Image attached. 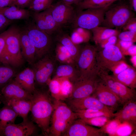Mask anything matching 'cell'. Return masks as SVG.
Returning a JSON list of instances; mask_svg holds the SVG:
<instances>
[{
	"label": "cell",
	"instance_id": "cell-1",
	"mask_svg": "<svg viewBox=\"0 0 136 136\" xmlns=\"http://www.w3.org/2000/svg\"><path fill=\"white\" fill-rule=\"evenodd\" d=\"M30 111L33 121L41 129L43 134L49 135L53 103L46 92L36 89L30 99Z\"/></svg>",
	"mask_w": 136,
	"mask_h": 136
},
{
	"label": "cell",
	"instance_id": "cell-2",
	"mask_svg": "<svg viewBox=\"0 0 136 136\" xmlns=\"http://www.w3.org/2000/svg\"><path fill=\"white\" fill-rule=\"evenodd\" d=\"M53 104L49 135L60 136L78 118L76 113L62 101L55 99Z\"/></svg>",
	"mask_w": 136,
	"mask_h": 136
},
{
	"label": "cell",
	"instance_id": "cell-3",
	"mask_svg": "<svg viewBox=\"0 0 136 136\" xmlns=\"http://www.w3.org/2000/svg\"><path fill=\"white\" fill-rule=\"evenodd\" d=\"M20 29L16 27L13 26L6 30V53L7 63L16 67L22 65L24 59L21 49Z\"/></svg>",
	"mask_w": 136,
	"mask_h": 136
},
{
	"label": "cell",
	"instance_id": "cell-4",
	"mask_svg": "<svg viewBox=\"0 0 136 136\" xmlns=\"http://www.w3.org/2000/svg\"><path fill=\"white\" fill-rule=\"evenodd\" d=\"M96 48L90 44L81 48L76 61L75 65L79 76L86 77L97 75L99 70L96 61Z\"/></svg>",
	"mask_w": 136,
	"mask_h": 136
},
{
	"label": "cell",
	"instance_id": "cell-5",
	"mask_svg": "<svg viewBox=\"0 0 136 136\" xmlns=\"http://www.w3.org/2000/svg\"><path fill=\"white\" fill-rule=\"evenodd\" d=\"M133 11L128 4L122 3L110 7L106 11L102 26L116 29L122 28L126 22L133 17Z\"/></svg>",
	"mask_w": 136,
	"mask_h": 136
},
{
	"label": "cell",
	"instance_id": "cell-6",
	"mask_svg": "<svg viewBox=\"0 0 136 136\" xmlns=\"http://www.w3.org/2000/svg\"><path fill=\"white\" fill-rule=\"evenodd\" d=\"M25 27L24 29L35 47L36 59H40L48 55L52 46L51 35L37 28L34 22Z\"/></svg>",
	"mask_w": 136,
	"mask_h": 136
},
{
	"label": "cell",
	"instance_id": "cell-7",
	"mask_svg": "<svg viewBox=\"0 0 136 136\" xmlns=\"http://www.w3.org/2000/svg\"><path fill=\"white\" fill-rule=\"evenodd\" d=\"M110 6L101 8H89L78 10L73 22L75 26L91 30L101 25L106 11Z\"/></svg>",
	"mask_w": 136,
	"mask_h": 136
},
{
	"label": "cell",
	"instance_id": "cell-8",
	"mask_svg": "<svg viewBox=\"0 0 136 136\" xmlns=\"http://www.w3.org/2000/svg\"><path fill=\"white\" fill-rule=\"evenodd\" d=\"M97 75L99 78L119 98L123 105L130 101L136 100L135 89L118 81L113 75H109L107 71L100 70Z\"/></svg>",
	"mask_w": 136,
	"mask_h": 136
},
{
	"label": "cell",
	"instance_id": "cell-9",
	"mask_svg": "<svg viewBox=\"0 0 136 136\" xmlns=\"http://www.w3.org/2000/svg\"><path fill=\"white\" fill-rule=\"evenodd\" d=\"M91 95L98 100L113 113L118 111L123 105L117 96L98 77L95 90Z\"/></svg>",
	"mask_w": 136,
	"mask_h": 136
},
{
	"label": "cell",
	"instance_id": "cell-10",
	"mask_svg": "<svg viewBox=\"0 0 136 136\" xmlns=\"http://www.w3.org/2000/svg\"><path fill=\"white\" fill-rule=\"evenodd\" d=\"M96 61L98 69L107 71L119 62L124 60V55L115 45L110 46L97 52Z\"/></svg>",
	"mask_w": 136,
	"mask_h": 136
},
{
	"label": "cell",
	"instance_id": "cell-11",
	"mask_svg": "<svg viewBox=\"0 0 136 136\" xmlns=\"http://www.w3.org/2000/svg\"><path fill=\"white\" fill-rule=\"evenodd\" d=\"M98 79L97 75L79 76L72 82L73 90L68 99H79L91 95L95 90Z\"/></svg>",
	"mask_w": 136,
	"mask_h": 136
},
{
	"label": "cell",
	"instance_id": "cell-12",
	"mask_svg": "<svg viewBox=\"0 0 136 136\" xmlns=\"http://www.w3.org/2000/svg\"><path fill=\"white\" fill-rule=\"evenodd\" d=\"M53 58L47 55L33 64L35 81L40 85L47 84L56 68Z\"/></svg>",
	"mask_w": 136,
	"mask_h": 136
},
{
	"label": "cell",
	"instance_id": "cell-13",
	"mask_svg": "<svg viewBox=\"0 0 136 136\" xmlns=\"http://www.w3.org/2000/svg\"><path fill=\"white\" fill-rule=\"evenodd\" d=\"M68 103L69 106L73 111L85 109L97 110L104 113L110 118L114 117V113L98 100L91 95L80 98L68 99Z\"/></svg>",
	"mask_w": 136,
	"mask_h": 136
},
{
	"label": "cell",
	"instance_id": "cell-14",
	"mask_svg": "<svg viewBox=\"0 0 136 136\" xmlns=\"http://www.w3.org/2000/svg\"><path fill=\"white\" fill-rule=\"evenodd\" d=\"M49 8L54 19L61 27L73 22L76 14L72 5L61 1L52 4Z\"/></svg>",
	"mask_w": 136,
	"mask_h": 136
},
{
	"label": "cell",
	"instance_id": "cell-15",
	"mask_svg": "<svg viewBox=\"0 0 136 136\" xmlns=\"http://www.w3.org/2000/svg\"><path fill=\"white\" fill-rule=\"evenodd\" d=\"M106 135L103 127L98 128L77 119L70 125L62 134L64 136H104Z\"/></svg>",
	"mask_w": 136,
	"mask_h": 136
},
{
	"label": "cell",
	"instance_id": "cell-16",
	"mask_svg": "<svg viewBox=\"0 0 136 136\" xmlns=\"http://www.w3.org/2000/svg\"><path fill=\"white\" fill-rule=\"evenodd\" d=\"M114 120L121 123H126L131 128L136 126V101L131 100L125 103L122 107L114 113Z\"/></svg>",
	"mask_w": 136,
	"mask_h": 136
},
{
	"label": "cell",
	"instance_id": "cell-17",
	"mask_svg": "<svg viewBox=\"0 0 136 136\" xmlns=\"http://www.w3.org/2000/svg\"><path fill=\"white\" fill-rule=\"evenodd\" d=\"M36 127L33 122L28 120H23L21 123H10L4 129L0 136H28L34 135Z\"/></svg>",
	"mask_w": 136,
	"mask_h": 136
},
{
	"label": "cell",
	"instance_id": "cell-18",
	"mask_svg": "<svg viewBox=\"0 0 136 136\" xmlns=\"http://www.w3.org/2000/svg\"><path fill=\"white\" fill-rule=\"evenodd\" d=\"M1 102L11 99L30 100L32 94L24 89L14 80L10 81L0 90Z\"/></svg>",
	"mask_w": 136,
	"mask_h": 136
},
{
	"label": "cell",
	"instance_id": "cell-19",
	"mask_svg": "<svg viewBox=\"0 0 136 136\" xmlns=\"http://www.w3.org/2000/svg\"><path fill=\"white\" fill-rule=\"evenodd\" d=\"M20 40L23 58L29 64H33L36 59V50L24 29H20Z\"/></svg>",
	"mask_w": 136,
	"mask_h": 136
},
{
	"label": "cell",
	"instance_id": "cell-20",
	"mask_svg": "<svg viewBox=\"0 0 136 136\" xmlns=\"http://www.w3.org/2000/svg\"><path fill=\"white\" fill-rule=\"evenodd\" d=\"M2 102L5 105L11 108L18 116L22 118L23 120L28 119V114L31 107L30 100L11 99L4 100Z\"/></svg>",
	"mask_w": 136,
	"mask_h": 136
},
{
	"label": "cell",
	"instance_id": "cell-21",
	"mask_svg": "<svg viewBox=\"0 0 136 136\" xmlns=\"http://www.w3.org/2000/svg\"><path fill=\"white\" fill-rule=\"evenodd\" d=\"M14 80L30 94H32L36 90L35 84V75L32 69H25L16 75Z\"/></svg>",
	"mask_w": 136,
	"mask_h": 136
},
{
	"label": "cell",
	"instance_id": "cell-22",
	"mask_svg": "<svg viewBox=\"0 0 136 136\" xmlns=\"http://www.w3.org/2000/svg\"><path fill=\"white\" fill-rule=\"evenodd\" d=\"M0 13L8 19L12 21L16 20L27 19L31 15L28 10L14 6L0 7Z\"/></svg>",
	"mask_w": 136,
	"mask_h": 136
},
{
	"label": "cell",
	"instance_id": "cell-23",
	"mask_svg": "<svg viewBox=\"0 0 136 136\" xmlns=\"http://www.w3.org/2000/svg\"><path fill=\"white\" fill-rule=\"evenodd\" d=\"M113 75L117 81L126 86L133 89L136 88V70L131 66L117 75Z\"/></svg>",
	"mask_w": 136,
	"mask_h": 136
},
{
	"label": "cell",
	"instance_id": "cell-24",
	"mask_svg": "<svg viewBox=\"0 0 136 136\" xmlns=\"http://www.w3.org/2000/svg\"><path fill=\"white\" fill-rule=\"evenodd\" d=\"M54 73V78L66 77L69 79L72 82L79 76L76 66L71 64H62L55 68Z\"/></svg>",
	"mask_w": 136,
	"mask_h": 136
},
{
	"label": "cell",
	"instance_id": "cell-25",
	"mask_svg": "<svg viewBox=\"0 0 136 136\" xmlns=\"http://www.w3.org/2000/svg\"><path fill=\"white\" fill-rule=\"evenodd\" d=\"M56 38L58 42L67 49L76 62L81 49L80 46L75 43L70 37L66 34H59Z\"/></svg>",
	"mask_w": 136,
	"mask_h": 136
},
{
	"label": "cell",
	"instance_id": "cell-26",
	"mask_svg": "<svg viewBox=\"0 0 136 136\" xmlns=\"http://www.w3.org/2000/svg\"><path fill=\"white\" fill-rule=\"evenodd\" d=\"M93 34V40L96 44L113 36H118L120 32L119 29L98 26L91 30Z\"/></svg>",
	"mask_w": 136,
	"mask_h": 136
},
{
	"label": "cell",
	"instance_id": "cell-27",
	"mask_svg": "<svg viewBox=\"0 0 136 136\" xmlns=\"http://www.w3.org/2000/svg\"><path fill=\"white\" fill-rule=\"evenodd\" d=\"M18 116L10 107L5 106L0 109V136L5 127L8 124L14 122Z\"/></svg>",
	"mask_w": 136,
	"mask_h": 136
},
{
	"label": "cell",
	"instance_id": "cell-28",
	"mask_svg": "<svg viewBox=\"0 0 136 136\" xmlns=\"http://www.w3.org/2000/svg\"><path fill=\"white\" fill-rule=\"evenodd\" d=\"M120 0H83L77 5L78 10L89 8H101L110 6L114 2Z\"/></svg>",
	"mask_w": 136,
	"mask_h": 136
},
{
	"label": "cell",
	"instance_id": "cell-29",
	"mask_svg": "<svg viewBox=\"0 0 136 136\" xmlns=\"http://www.w3.org/2000/svg\"><path fill=\"white\" fill-rule=\"evenodd\" d=\"M56 58L62 64L75 65V62L67 49L59 43L55 48Z\"/></svg>",
	"mask_w": 136,
	"mask_h": 136
},
{
	"label": "cell",
	"instance_id": "cell-30",
	"mask_svg": "<svg viewBox=\"0 0 136 136\" xmlns=\"http://www.w3.org/2000/svg\"><path fill=\"white\" fill-rule=\"evenodd\" d=\"M44 17L48 31L50 35L57 32L61 28L52 16L49 9L41 12Z\"/></svg>",
	"mask_w": 136,
	"mask_h": 136
},
{
	"label": "cell",
	"instance_id": "cell-31",
	"mask_svg": "<svg viewBox=\"0 0 136 136\" xmlns=\"http://www.w3.org/2000/svg\"><path fill=\"white\" fill-rule=\"evenodd\" d=\"M90 33L88 30L78 27L73 32L70 37L72 41L75 44L88 42L90 38Z\"/></svg>",
	"mask_w": 136,
	"mask_h": 136
},
{
	"label": "cell",
	"instance_id": "cell-32",
	"mask_svg": "<svg viewBox=\"0 0 136 136\" xmlns=\"http://www.w3.org/2000/svg\"><path fill=\"white\" fill-rule=\"evenodd\" d=\"M15 74L11 67L5 65H0V90L11 81Z\"/></svg>",
	"mask_w": 136,
	"mask_h": 136
},
{
	"label": "cell",
	"instance_id": "cell-33",
	"mask_svg": "<svg viewBox=\"0 0 136 136\" xmlns=\"http://www.w3.org/2000/svg\"><path fill=\"white\" fill-rule=\"evenodd\" d=\"M58 78L60 82L61 100L68 99L70 96L72 91L73 83L69 79L67 78Z\"/></svg>",
	"mask_w": 136,
	"mask_h": 136
},
{
	"label": "cell",
	"instance_id": "cell-34",
	"mask_svg": "<svg viewBox=\"0 0 136 136\" xmlns=\"http://www.w3.org/2000/svg\"><path fill=\"white\" fill-rule=\"evenodd\" d=\"M52 96L55 100H61V84L58 78L50 79L47 84Z\"/></svg>",
	"mask_w": 136,
	"mask_h": 136
},
{
	"label": "cell",
	"instance_id": "cell-35",
	"mask_svg": "<svg viewBox=\"0 0 136 136\" xmlns=\"http://www.w3.org/2000/svg\"><path fill=\"white\" fill-rule=\"evenodd\" d=\"M76 114L78 119H87L102 116H106L110 119L106 114L100 111L93 109L78 110L74 111Z\"/></svg>",
	"mask_w": 136,
	"mask_h": 136
},
{
	"label": "cell",
	"instance_id": "cell-36",
	"mask_svg": "<svg viewBox=\"0 0 136 136\" xmlns=\"http://www.w3.org/2000/svg\"><path fill=\"white\" fill-rule=\"evenodd\" d=\"M54 0H32L28 9L35 12H40L49 8Z\"/></svg>",
	"mask_w": 136,
	"mask_h": 136
},
{
	"label": "cell",
	"instance_id": "cell-37",
	"mask_svg": "<svg viewBox=\"0 0 136 136\" xmlns=\"http://www.w3.org/2000/svg\"><path fill=\"white\" fill-rule=\"evenodd\" d=\"M109 119V118L106 116H102L91 118L81 119L89 125L96 126L102 127L105 124Z\"/></svg>",
	"mask_w": 136,
	"mask_h": 136
},
{
	"label": "cell",
	"instance_id": "cell-38",
	"mask_svg": "<svg viewBox=\"0 0 136 136\" xmlns=\"http://www.w3.org/2000/svg\"><path fill=\"white\" fill-rule=\"evenodd\" d=\"M6 31L0 34V62L8 64L6 53Z\"/></svg>",
	"mask_w": 136,
	"mask_h": 136
},
{
	"label": "cell",
	"instance_id": "cell-39",
	"mask_svg": "<svg viewBox=\"0 0 136 136\" xmlns=\"http://www.w3.org/2000/svg\"><path fill=\"white\" fill-rule=\"evenodd\" d=\"M118 38L120 40L134 43L136 41V32L124 31L119 33Z\"/></svg>",
	"mask_w": 136,
	"mask_h": 136
},
{
	"label": "cell",
	"instance_id": "cell-40",
	"mask_svg": "<svg viewBox=\"0 0 136 136\" xmlns=\"http://www.w3.org/2000/svg\"><path fill=\"white\" fill-rule=\"evenodd\" d=\"M117 121L114 120L107 122L105 124L102 126L105 132H107L110 134H113L116 132L118 126Z\"/></svg>",
	"mask_w": 136,
	"mask_h": 136
},
{
	"label": "cell",
	"instance_id": "cell-41",
	"mask_svg": "<svg viewBox=\"0 0 136 136\" xmlns=\"http://www.w3.org/2000/svg\"><path fill=\"white\" fill-rule=\"evenodd\" d=\"M130 66L127 64L124 60H122L117 62L112 66L110 69V71L113 72V75H116Z\"/></svg>",
	"mask_w": 136,
	"mask_h": 136
},
{
	"label": "cell",
	"instance_id": "cell-42",
	"mask_svg": "<svg viewBox=\"0 0 136 136\" xmlns=\"http://www.w3.org/2000/svg\"><path fill=\"white\" fill-rule=\"evenodd\" d=\"M123 31H129L136 32V18L133 17L126 22L122 27Z\"/></svg>",
	"mask_w": 136,
	"mask_h": 136
},
{
	"label": "cell",
	"instance_id": "cell-43",
	"mask_svg": "<svg viewBox=\"0 0 136 136\" xmlns=\"http://www.w3.org/2000/svg\"><path fill=\"white\" fill-rule=\"evenodd\" d=\"M117 40V36H113L102 41L99 44L103 49L110 46L115 45Z\"/></svg>",
	"mask_w": 136,
	"mask_h": 136
},
{
	"label": "cell",
	"instance_id": "cell-44",
	"mask_svg": "<svg viewBox=\"0 0 136 136\" xmlns=\"http://www.w3.org/2000/svg\"><path fill=\"white\" fill-rule=\"evenodd\" d=\"M133 43L132 42L120 40L118 38L115 45L119 48L123 54L133 44Z\"/></svg>",
	"mask_w": 136,
	"mask_h": 136
},
{
	"label": "cell",
	"instance_id": "cell-45",
	"mask_svg": "<svg viewBox=\"0 0 136 136\" xmlns=\"http://www.w3.org/2000/svg\"><path fill=\"white\" fill-rule=\"evenodd\" d=\"M32 0H13L11 6H14L17 7L25 9L30 7Z\"/></svg>",
	"mask_w": 136,
	"mask_h": 136
},
{
	"label": "cell",
	"instance_id": "cell-46",
	"mask_svg": "<svg viewBox=\"0 0 136 136\" xmlns=\"http://www.w3.org/2000/svg\"><path fill=\"white\" fill-rule=\"evenodd\" d=\"M12 21L7 19L0 13V30L10 24Z\"/></svg>",
	"mask_w": 136,
	"mask_h": 136
},
{
	"label": "cell",
	"instance_id": "cell-47",
	"mask_svg": "<svg viewBox=\"0 0 136 136\" xmlns=\"http://www.w3.org/2000/svg\"><path fill=\"white\" fill-rule=\"evenodd\" d=\"M124 55L132 56L136 55V46L134 44L130 47L123 54Z\"/></svg>",
	"mask_w": 136,
	"mask_h": 136
},
{
	"label": "cell",
	"instance_id": "cell-48",
	"mask_svg": "<svg viewBox=\"0 0 136 136\" xmlns=\"http://www.w3.org/2000/svg\"><path fill=\"white\" fill-rule=\"evenodd\" d=\"M13 0H0V7L11 6Z\"/></svg>",
	"mask_w": 136,
	"mask_h": 136
},
{
	"label": "cell",
	"instance_id": "cell-49",
	"mask_svg": "<svg viewBox=\"0 0 136 136\" xmlns=\"http://www.w3.org/2000/svg\"><path fill=\"white\" fill-rule=\"evenodd\" d=\"M83 0H61L65 3L70 5L74 4L77 6Z\"/></svg>",
	"mask_w": 136,
	"mask_h": 136
},
{
	"label": "cell",
	"instance_id": "cell-50",
	"mask_svg": "<svg viewBox=\"0 0 136 136\" xmlns=\"http://www.w3.org/2000/svg\"><path fill=\"white\" fill-rule=\"evenodd\" d=\"M129 5L132 11L136 12V0H129Z\"/></svg>",
	"mask_w": 136,
	"mask_h": 136
},
{
	"label": "cell",
	"instance_id": "cell-51",
	"mask_svg": "<svg viewBox=\"0 0 136 136\" xmlns=\"http://www.w3.org/2000/svg\"><path fill=\"white\" fill-rule=\"evenodd\" d=\"M130 61L134 68L136 67V55L131 56Z\"/></svg>",
	"mask_w": 136,
	"mask_h": 136
},
{
	"label": "cell",
	"instance_id": "cell-52",
	"mask_svg": "<svg viewBox=\"0 0 136 136\" xmlns=\"http://www.w3.org/2000/svg\"><path fill=\"white\" fill-rule=\"evenodd\" d=\"M1 95L0 94V101H1Z\"/></svg>",
	"mask_w": 136,
	"mask_h": 136
},
{
	"label": "cell",
	"instance_id": "cell-53",
	"mask_svg": "<svg viewBox=\"0 0 136 136\" xmlns=\"http://www.w3.org/2000/svg\"><path fill=\"white\" fill-rule=\"evenodd\" d=\"M1 102H1V101H0V105L1 104Z\"/></svg>",
	"mask_w": 136,
	"mask_h": 136
},
{
	"label": "cell",
	"instance_id": "cell-54",
	"mask_svg": "<svg viewBox=\"0 0 136 136\" xmlns=\"http://www.w3.org/2000/svg\"><path fill=\"white\" fill-rule=\"evenodd\" d=\"M127 127L126 128H127ZM125 131V130H124V131H123V132H124V131Z\"/></svg>",
	"mask_w": 136,
	"mask_h": 136
}]
</instances>
